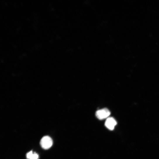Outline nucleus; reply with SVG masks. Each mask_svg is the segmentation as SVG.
<instances>
[{
    "label": "nucleus",
    "mask_w": 159,
    "mask_h": 159,
    "mask_svg": "<svg viewBox=\"0 0 159 159\" xmlns=\"http://www.w3.org/2000/svg\"><path fill=\"white\" fill-rule=\"evenodd\" d=\"M53 144V141L51 137L48 136L43 137L40 141V145L44 149L47 150L50 148Z\"/></svg>",
    "instance_id": "1"
},
{
    "label": "nucleus",
    "mask_w": 159,
    "mask_h": 159,
    "mask_svg": "<svg viewBox=\"0 0 159 159\" xmlns=\"http://www.w3.org/2000/svg\"><path fill=\"white\" fill-rule=\"evenodd\" d=\"M110 114V112L108 109L106 108L98 110L96 112V115L97 118L101 120L107 118Z\"/></svg>",
    "instance_id": "2"
},
{
    "label": "nucleus",
    "mask_w": 159,
    "mask_h": 159,
    "mask_svg": "<svg viewBox=\"0 0 159 159\" xmlns=\"http://www.w3.org/2000/svg\"><path fill=\"white\" fill-rule=\"evenodd\" d=\"M117 125V122L115 119L112 117H108L105 122V126L108 129L113 130Z\"/></svg>",
    "instance_id": "3"
},
{
    "label": "nucleus",
    "mask_w": 159,
    "mask_h": 159,
    "mask_svg": "<svg viewBox=\"0 0 159 159\" xmlns=\"http://www.w3.org/2000/svg\"><path fill=\"white\" fill-rule=\"evenodd\" d=\"M26 157L27 159H38L39 155L35 152L30 151L27 153Z\"/></svg>",
    "instance_id": "4"
}]
</instances>
